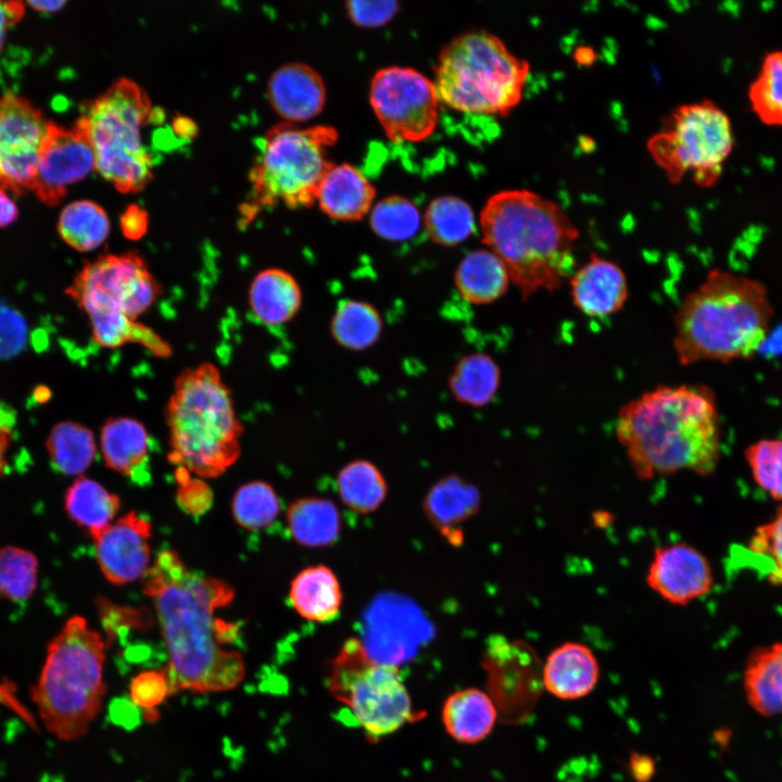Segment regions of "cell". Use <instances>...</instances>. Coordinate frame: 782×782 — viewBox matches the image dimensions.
<instances>
[{
    "mask_svg": "<svg viewBox=\"0 0 782 782\" xmlns=\"http://www.w3.org/2000/svg\"><path fill=\"white\" fill-rule=\"evenodd\" d=\"M142 578L168 654L171 693L237 686L244 660L238 651L224 647L235 640L236 627L216 615L234 600V588L190 570L171 550L161 551Z\"/></svg>",
    "mask_w": 782,
    "mask_h": 782,
    "instance_id": "6da1fadb",
    "label": "cell"
},
{
    "mask_svg": "<svg viewBox=\"0 0 782 782\" xmlns=\"http://www.w3.org/2000/svg\"><path fill=\"white\" fill-rule=\"evenodd\" d=\"M714 391L705 384L658 386L622 405L616 437L639 478L691 470L710 475L720 456Z\"/></svg>",
    "mask_w": 782,
    "mask_h": 782,
    "instance_id": "7a4b0ae2",
    "label": "cell"
},
{
    "mask_svg": "<svg viewBox=\"0 0 782 782\" xmlns=\"http://www.w3.org/2000/svg\"><path fill=\"white\" fill-rule=\"evenodd\" d=\"M482 241L506 266L522 300L559 289L577 269L579 231L565 212L540 194L503 190L480 213Z\"/></svg>",
    "mask_w": 782,
    "mask_h": 782,
    "instance_id": "3957f363",
    "label": "cell"
},
{
    "mask_svg": "<svg viewBox=\"0 0 782 782\" xmlns=\"http://www.w3.org/2000/svg\"><path fill=\"white\" fill-rule=\"evenodd\" d=\"M772 316L758 280L711 269L674 317L673 349L681 365L746 360L762 344Z\"/></svg>",
    "mask_w": 782,
    "mask_h": 782,
    "instance_id": "277c9868",
    "label": "cell"
},
{
    "mask_svg": "<svg viewBox=\"0 0 782 782\" xmlns=\"http://www.w3.org/2000/svg\"><path fill=\"white\" fill-rule=\"evenodd\" d=\"M169 461L201 478L220 476L239 457L243 427L218 368L202 363L176 378L165 407Z\"/></svg>",
    "mask_w": 782,
    "mask_h": 782,
    "instance_id": "5b68a950",
    "label": "cell"
},
{
    "mask_svg": "<svg viewBox=\"0 0 782 782\" xmlns=\"http://www.w3.org/2000/svg\"><path fill=\"white\" fill-rule=\"evenodd\" d=\"M106 643L80 616L70 618L48 645L30 698L46 730L64 742L86 734L101 711Z\"/></svg>",
    "mask_w": 782,
    "mask_h": 782,
    "instance_id": "8992f818",
    "label": "cell"
},
{
    "mask_svg": "<svg viewBox=\"0 0 782 782\" xmlns=\"http://www.w3.org/2000/svg\"><path fill=\"white\" fill-rule=\"evenodd\" d=\"M528 61L495 35L471 30L455 37L439 55L434 87L440 103L467 114L506 116L522 98Z\"/></svg>",
    "mask_w": 782,
    "mask_h": 782,
    "instance_id": "52a82bcc",
    "label": "cell"
},
{
    "mask_svg": "<svg viewBox=\"0 0 782 782\" xmlns=\"http://www.w3.org/2000/svg\"><path fill=\"white\" fill-rule=\"evenodd\" d=\"M156 114L147 93L122 78L89 103L76 126L89 140L96 169L121 192L141 190L152 178L154 155L143 130Z\"/></svg>",
    "mask_w": 782,
    "mask_h": 782,
    "instance_id": "ba28073f",
    "label": "cell"
},
{
    "mask_svg": "<svg viewBox=\"0 0 782 782\" xmlns=\"http://www.w3.org/2000/svg\"><path fill=\"white\" fill-rule=\"evenodd\" d=\"M337 140V130L327 125L300 128L286 122L270 128L260 140L250 173L252 206H312L323 178L333 165L327 150Z\"/></svg>",
    "mask_w": 782,
    "mask_h": 782,
    "instance_id": "9c48e42d",
    "label": "cell"
},
{
    "mask_svg": "<svg viewBox=\"0 0 782 782\" xmlns=\"http://www.w3.org/2000/svg\"><path fill=\"white\" fill-rule=\"evenodd\" d=\"M328 686L371 737L395 732L414 716L399 668L374 659L357 638L343 643L331 660Z\"/></svg>",
    "mask_w": 782,
    "mask_h": 782,
    "instance_id": "30bf717a",
    "label": "cell"
},
{
    "mask_svg": "<svg viewBox=\"0 0 782 782\" xmlns=\"http://www.w3.org/2000/svg\"><path fill=\"white\" fill-rule=\"evenodd\" d=\"M732 148L730 118L708 100L677 108L647 142L653 160L671 182L690 174L702 187L717 182Z\"/></svg>",
    "mask_w": 782,
    "mask_h": 782,
    "instance_id": "8fae6325",
    "label": "cell"
},
{
    "mask_svg": "<svg viewBox=\"0 0 782 782\" xmlns=\"http://www.w3.org/2000/svg\"><path fill=\"white\" fill-rule=\"evenodd\" d=\"M162 287L136 252L104 254L86 263L66 293L88 318L123 316L136 321L161 294Z\"/></svg>",
    "mask_w": 782,
    "mask_h": 782,
    "instance_id": "7c38bea8",
    "label": "cell"
},
{
    "mask_svg": "<svg viewBox=\"0 0 782 782\" xmlns=\"http://www.w3.org/2000/svg\"><path fill=\"white\" fill-rule=\"evenodd\" d=\"M369 103L387 137L420 142L436 130L440 100L432 80L412 67L389 66L375 73Z\"/></svg>",
    "mask_w": 782,
    "mask_h": 782,
    "instance_id": "4fadbf2b",
    "label": "cell"
},
{
    "mask_svg": "<svg viewBox=\"0 0 782 782\" xmlns=\"http://www.w3.org/2000/svg\"><path fill=\"white\" fill-rule=\"evenodd\" d=\"M482 666L488 694L499 717L508 723L527 721L543 691V661L534 647L522 640L494 635L487 643Z\"/></svg>",
    "mask_w": 782,
    "mask_h": 782,
    "instance_id": "5bb4252c",
    "label": "cell"
},
{
    "mask_svg": "<svg viewBox=\"0 0 782 782\" xmlns=\"http://www.w3.org/2000/svg\"><path fill=\"white\" fill-rule=\"evenodd\" d=\"M53 126L26 99L12 93L0 97V187L16 193L31 190Z\"/></svg>",
    "mask_w": 782,
    "mask_h": 782,
    "instance_id": "9a60e30c",
    "label": "cell"
},
{
    "mask_svg": "<svg viewBox=\"0 0 782 782\" xmlns=\"http://www.w3.org/2000/svg\"><path fill=\"white\" fill-rule=\"evenodd\" d=\"M96 169L93 149L75 125L66 129L54 124L39 155L31 190L46 204H56L67 188Z\"/></svg>",
    "mask_w": 782,
    "mask_h": 782,
    "instance_id": "2e32d148",
    "label": "cell"
},
{
    "mask_svg": "<svg viewBox=\"0 0 782 782\" xmlns=\"http://www.w3.org/2000/svg\"><path fill=\"white\" fill-rule=\"evenodd\" d=\"M645 581L661 600L679 606L708 593L714 582L706 556L682 542L661 545L654 551Z\"/></svg>",
    "mask_w": 782,
    "mask_h": 782,
    "instance_id": "e0dca14e",
    "label": "cell"
},
{
    "mask_svg": "<svg viewBox=\"0 0 782 782\" xmlns=\"http://www.w3.org/2000/svg\"><path fill=\"white\" fill-rule=\"evenodd\" d=\"M151 524L129 512L91 535L98 566L108 581L126 584L149 569Z\"/></svg>",
    "mask_w": 782,
    "mask_h": 782,
    "instance_id": "ac0fdd59",
    "label": "cell"
},
{
    "mask_svg": "<svg viewBox=\"0 0 782 782\" xmlns=\"http://www.w3.org/2000/svg\"><path fill=\"white\" fill-rule=\"evenodd\" d=\"M570 297L576 308L590 317L619 312L629 298L628 279L615 262L596 253L569 278Z\"/></svg>",
    "mask_w": 782,
    "mask_h": 782,
    "instance_id": "d6986e66",
    "label": "cell"
},
{
    "mask_svg": "<svg viewBox=\"0 0 782 782\" xmlns=\"http://www.w3.org/2000/svg\"><path fill=\"white\" fill-rule=\"evenodd\" d=\"M267 90L274 111L290 124L317 116L327 97L321 76L303 63H288L277 68L269 78Z\"/></svg>",
    "mask_w": 782,
    "mask_h": 782,
    "instance_id": "ffe728a7",
    "label": "cell"
},
{
    "mask_svg": "<svg viewBox=\"0 0 782 782\" xmlns=\"http://www.w3.org/2000/svg\"><path fill=\"white\" fill-rule=\"evenodd\" d=\"M544 690L551 695L575 701L589 695L597 685L600 665L585 644L567 641L550 652L542 667Z\"/></svg>",
    "mask_w": 782,
    "mask_h": 782,
    "instance_id": "44dd1931",
    "label": "cell"
},
{
    "mask_svg": "<svg viewBox=\"0 0 782 782\" xmlns=\"http://www.w3.org/2000/svg\"><path fill=\"white\" fill-rule=\"evenodd\" d=\"M376 189L361 171L351 164L332 165L323 178L317 200L329 217L342 222L362 219L370 210Z\"/></svg>",
    "mask_w": 782,
    "mask_h": 782,
    "instance_id": "7402d4cb",
    "label": "cell"
},
{
    "mask_svg": "<svg viewBox=\"0 0 782 782\" xmlns=\"http://www.w3.org/2000/svg\"><path fill=\"white\" fill-rule=\"evenodd\" d=\"M253 315L268 326L290 321L302 305V290L289 272L266 268L256 274L249 289Z\"/></svg>",
    "mask_w": 782,
    "mask_h": 782,
    "instance_id": "603a6c76",
    "label": "cell"
},
{
    "mask_svg": "<svg viewBox=\"0 0 782 782\" xmlns=\"http://www.w3.org/2000/svg\"><path fill=\"white\" fill-rule=\"evenodd\" d=\"M289 600L295 611L314 622H329L342 607V589L336 573L325 565L300 571L291 582Z\"/></svg>",
    "mask_w": 782,
    "mask_h": 782,
    "instance_id": "cb8c5ba5",
    "label": "cell"
},
{
    "mask_svg": "<svg viewBox=\"0 0 782 782\" xmlns=\"http://www.w3.org/2000/svg\"><path fill=\"white\" fill-rule=\"evenodd\" d=\"M497 718L494 702L479 689L456 691L443 704L444 728L461 743L475 744L484 740L492 732Z\"/></svg>",
    "mask_w": 782,
    "mask_h": 782,
    "instance_id": "d4e9b609",
    "label": "cell"
},
{
    "mask_svg": "<svg viewBox=\"0 0 782 782\" xmlns=\"http://www.w3.org/2000/svg\"><path fill=\"white\" fill-rule=\"evenodd\" d=\"M509 282L506 266L488 249L466 254L454 274L458 294L476 305L490 304L502 298L508 290Z\"/></svg>",
    "mask_w": 782,
    "mask_h": 782,
    "instance_id": "484cf974",
    "label": "cell"
},
{
    "mask_svg": "<svg viewBox=\"0 0 782 782\" xmlns=\"http://www.w3.org/2000/svg\"><path fill=\"white\" fill-rule=\"evenodd\" d=\"M744 688L748 703L757 712L782 714V643L760 646L749 654Z\"/></svg>",
    "mask_w": 782,
    "mask_h": 782,
    "instance_id": "4316f807",
    "label": "cell"
},
{
    "mask_svg": "<svg viewBox=\"0 0 782 782\" xmlns=\"http://www.w3.org/2000/svg\"><path fill=\"white\" fill-rule=\"evenodd\" d=\"M149 434L144 425L131 417H111L100 431V447L108 468L130 475L148 455Z\"/></svg>",
    "mask_w": 782,
    "mask_h": 782,
    "instance_id": "83f0119b",
    "label": "cell"
},
{
    "mask_svg": "<svg viewBox=\"0 0 782 782\" xmlns=\"http://www.w3.org/2000/svg\"><path fill=\"white\" fill-rule=\"evenodd\" d=\"M287 525L292 538L307 547H325L337 541L340 515L337 506L323 497H303L287 510Z\"/></svg>",
    "mask_w": 782,
    "mask_h": 782,
    "instance_id": "f1b7e54d",
    "label": "cell"
},
{
    "mask_svg": "<svg viewBox=\"0 0 782 782\" xmlns=\"http://www.w3.org/2000/svg\"><path fill=\"white\" fill-rule=\"evenodd\" d=\"M119 506L116 494L87 477L76 479L64 495L70 519L88 530L90 537L111 524Z\"/></svg>",
    "mask_w": 782,
    "mask_h": 782,
    "instance_id": "f546056e",
    "label": "cell"
},
{
    "mask_svg": "<svg viewBox=\"0 0 782 782\" xmlns=\"http://www.w3.org/2000/svg\"><path fill=\"white\" fill-rule=\"evenodd\" d=\"M501 383V370L489 355L474 353L463 356L449 378L453 396L474 407L488 405L495 398Z\"/></svg>",
    "mask_w": 782,
    "mask_h": 782,
    "instance_id": "4dcf8cb0",
    "label": "cell"
},
{
    "mask_svg": "<svg viewBox=\"0 0 782 782\" xmlns=\"http://www.w3.org/2000/svg\"><path fill=\"white\" fill-rule=\"evenodd\" d=\"M382 332V318L368 302L345 299L330 319L332 339L342 348L361 351L374 345Z\"/></svg>",
    "mask_w": 782,
    "mask_h": 782,
    "instance_id": "1f68e13d",
    "label": "cell"
},
{
    "mask_svg": "<svg viewBox=\"0 0 782 782\" xmlns=\"http://www.w3.org/2000/svg\"><path fill=\"white\" fill-rule=\"evenodd\" d=\"M46 447L54 468L64 475H81L97 454L93 432L81 424L65 420L50 431Z\"/></svg>",
    "mask_w": 782,
    "mask_h": 782,
    "instance_id": "d6a6232c",
    "label": "cell"
},
{
    "mask_svg": "<svg viewBox=\"0 0 782 782\" xmlns=\"http://www.w3.org/2000/svg\"><path fill=\"white\" fill-rule=\"evenodd\" d=\"M58 231L62 240L74 250L93 251L109 236V216L103 207L93 201H74L62 210L58 220Z\"/></svg>",
    "mask_w": 782,
    "mask_h": 782,
    "instance_id": "836d02e7",
    "label": "cell"
},
{
    "mask_svg": "<svg viewBox=\"0 0 782 782\" xmlns=\"http://www.w3.org/2000/svg\"><path fill=\"white\" fill-rule=\"evenodd\" d=\"M337 491L341 502L358 514L375 512L384 501L387 482L371 462L357 459L343 466L337 476Z\"/></svg>",
    "mask_w": 782,
    "mask_h": 782,
    "instance_id": "e575fe53",
    "label": "cell"
},
{
    "mask_svg": "<svg viewBox=\"0 0 782 782\" xmlns=\"http://www.w3.org/2000/svg\"><path fill=\"white\" fill-rule=\"evenodd\" d=\"M424 223L431 241L443 247L466 241L476 228L470 205L453 195L433 199L426 210Z\"/></svg>",
    "mask_w": 782,
    "mask_h": 782,
    "instance_id": "d590c367",
    "label": "cell"
},
{
    "mask_svg": "<svg viewBox=\"0 0 782 782\" xmlns=\"http://www.w3.org/2000/svg\"><path fill=\"white\" fill-rule=\"evenodd\" d=\"M477 491L456 478L443 480L428 493L425 506L434 525L447 530L464 521L478 507Z\"/></svg>",
    "mask_w": 782,
    "mask_h": 782,
    "instance_id": "8d00e7d4",
    "label": "cell"
},
{
    "mask_svg": "<svg viewBox=\"0 0 782 782\" xmlns=\"http://www.w3.org/2000/svg\"><path fill=\"white\" fill-rule=\"evenodd\" d=\"M748 100L761 122L782 126V50L766 54L749 86Z\"/></svg>",
    "mask_w": 782,
    "mask_h": 782,
    "instance_id": "74e56055",
    "label": "cell"
},
{
    "mask_svg": "<svg viewBox=\"0 0 782 782\" xmlns=\"http://www.w3.org/2000/svg\"><path fill=\"white\" fill-rule=\"evenodd\" d=\"M373 231L388 241H404L412 238L421 225L418 207L401 195L384 198L375 204L369 215Z\"/></svg>",
    "mask_w": 782,
    "mask_h": 782,
    "instance_id": "f35d334b",
    "label": "cell"
},
{
    "mask_svg": "<svg viewBox=\"0 0 782 782\" xmlns=\"http://www.w3.org/2000/svg\"><path fill=\"white\" fill-rule=\"evenodd\" d=\"M231 509L239 526L247 530H258L275 521L280 510V503L268 483L253 481L236 491Z\"/></svg>",
    "mask_w": 782,
    "mask_h": 782,
    "instance_id": "ab89813d",
    "label": "cell"
},
{
    "mask_svg": "<svg viewBox=\"0 0 782 782\" xmlns=\"http://www.w3.org/2000/svg\"><path fill=\"white\" fill-rule=\"evenodd\" d=\"M38 560L22 547L0 548V595L12 602L28 600L37 585Z\"/></svg>",
    "mask_w": 782,
    "mask_h": 782,
    "instance_id": "60d3db41",
    "label": "cell"
},
{
    "mask_svg": "<svg viewBox=\"0 0 782 782\" xmlns=\"http://www.w3.org/2000/svg\"><path fill=\"white\" fill-rule=\"evenodd\" d=\"M745 455L758 485L773 499L782 500V441H757Z\"/></svg>",
    "mask_w": 782,
    "mask_h": 782,
    "instance_id": "b9f144b4",
    "label": "cell"
},
{
    "mask_svg": "<svg viewBox=\"0 0 782 782\" xmlns=\"http://www.w3.org/2000/svg\"><path fill=\"white\" fill-rule=\"evenodd\" d=\"M749 551L765 563V573L773 584L782 585V506L772 521L759 527L748 544Z\"/></svg>",
    "mask_w": 782,
    "mask_h": 782,
    "instance_id": "7bdbcfd3",
    "label": "cell"
},
{
    "mask_svg": "<svg viewBox=\"0 0 782 782\" xmlns=\"http://www.w3.org/2000/svg\"><path fill=\"white\" fill-rule=\"evenodd\" d=\"M168 695L172 693L167 668L143 671L130 684L133 703L146 709L160 705Z\"/></svg>",
    "mask_w": 782,
    "mask_h": 782,
    "instance_id": "ee69618b",
    "label": "cell"
},
{
    "mask_svg": "<svg viewBox=\"0 0 782 782\" xmlns=\"http://www.w3.org/2000/svg\"><path fill=\"white\" fill-rule=\"evenodd\" d=\"M350 20L361 27H380L389 23L399 12L400 4L393 0L362 1L345 3Z\"/></svg>",
    "mask_w": 782,
    "mask_h": 782,
    "instance_id": "f6af8a7d",
    "label": "cell"
},
{
    "mask_svg": "<svg viewBox=\"0 0 782 782\" xmlns=\"http://www.w3.org/2000/svg\"><path fill=\"white\" fill-rule=\"evenodd\" d=\"M27 326L23 316L0 303V360L17 355L26 344Z\"/></svg>",
    "mask_w": 782,
    "mask_h": 782,
    "instance_id": "bcb514c9",
    "label": "cell"
},
{
    "mask_svg": "<svg viewBox=\"0 0 782 782\" xmlns=\"http://www.w3.org/2000/svg\"><path fill=\"white\" fill-rule=\"evenodd\" d=\"M176 479L179 484L177 499L181 507L191 514L205 512L212 503L209 487L201 480L190 478V472L184 468H177Z\"/></svg>",
    "mask_w": 782,
    "mask_h": 782,
    "instance_id": "7dc6e473",
    "label": "cell"
},
{
    "mask_svg": "<svg viewBox=\"0 0 782 782\" xmlns=\"http://www.w3.org/2000/svg\"><path fill=\"white\" fill-rule=\"evenodd\" d=\"M148 214L139 205L131 204L121 216V228L123 235L131 240L143 237L148 230Z\"/></svg>",
    "mask_w": 782,
    "mask_h": 782,
    "instance_id": "c3c4849f",
    "label": "cell"
},
{
    "mask_svg": "<svg viewBox=\"0 0 782 782\" xmlns=\"http://www.w3.org/2000/svg\"><path fill=\"white\" fill-rule=\"evenodd\" d=\"M627 769L635 782H651L656 772V762L653 756L634 751L628 757Z\"/></svg>",
    "mask_w": 782,
    "mask_h": 782,
    "instance_id": "681fc988",
    "label": "cell"
},
{
    "mask_svg": "<svg viewBox=\"0 0 782 782\" xmlns=\"http://www.w3.org/2000/svg\"><path fill=\"white\" fill-rule=\"evenodd\" d=\"M24 9L23 2L0 1V51L9 28L23 16Z\"/></svg>",
    "mask_w": 782,
    "mask_h": 782,
    "instance_id": "f907efd6",
    "label": "cell"
},
{
    "mask_svg": "<svg viewBox=\"0 0 782 782\" xmlns=\"http://www.w3.org/2000/svg\"><path fill=\"white\" fill-rule=\"evenodd\" d=\"M18 216V209L7 190L0 187V227L11 225Z\"/></svg>",
    "mask_w": 782,
    "mask_h": 782,
    "instance_id": "816d5d0a",
    "label": "cell"
},
{
    "mask_svg": "<svg viewBox=\"0 0 782 782\" xmlns=\"http://www.w3.org/2000/svg\"><path fill=\"white\" fill-rule=\"evenodd\" d=\"M12 441V432L5 425L0 424V477L7 467V453Z\"/></svg>",
    "mask_w": 782,
    "mask_h": 782,
    "instance_id": "f5cc1de1",
    "label": "cell"
},
{
    "mask_svg": "<svg viewBox=\"0 0 782 782\" xmlns=\"http://www.w3.org/2000/svg\"><path fill=\"white\" fill-rule=\"evenodd\" d=\"M173 130L182 139H191L197 133V127L190 119L178 117L173 123Z\"/></svg>",
    "mask_w": 782,
    "mask_h": 782,
    "instance_id": "db71d44e",
    "label": "cell"
},
{
    "mask_svg": "<svg viewBox=\"0 0 782 782\" xmlns=\"http://www.w3.org/2000/svg\"><path fill=\"white\" fill-rule=\"evenodd\" d=\"M28 5H30L34 10L46 12V13H52L55 11H59L63 8L65 4V1L61 0H53V1H29L27 2Z\"/></svg>",
    "mask_w": 782,
    "mask_h": 782,
    "instance_id": "11a10c76",
    "label": "cell"
}]
</instances>
